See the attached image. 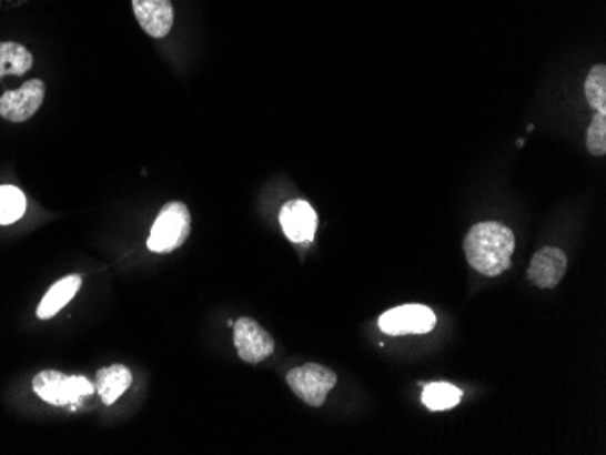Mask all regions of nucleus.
<instances>
[{"mask_svg":"<svg viewBox=\"0 0 606 455\" xmlns=\"http://www.w3.org/2000/svg\"><path fill=\"white\" fill-rule=\"evenodd\" d=\"M339 383V376L319 363L296 366L287 374V385L291 391L311 406H322L327 400L329 392Z\"/></svg>","mask_w":606,"mask_h":455,"instance_id":"nucleus-4","label":"nucleus"},{"mask_svg":"<svg viewBox=\"0 0 606 455\" xmlns=\"http://www.w3.org/2000/svg\"><path fill=\"white\" fill-rule=\"evenodd\" d=\"M567 269V254L563 253L562 249L545 247L532 257L528 265V280L536 287L554 289L559 285Z\"/></svg>","mask_w":606,"mask_h":455,"instance_id":"nucleus-9","label":"nucleus"},{"mask_svg":"<svg viewBox=\"0 0 606 455\" xmlns=\"http://www.w3.org/2000/svg\"><path fill=\"white\" fill-rule=\"evenodd\" d=\"M26 211V196L13 185L0 188V225H10L22 219Z\"/></svg>","mask_w":606,"mask_h":455,"instance_id":"nucleus-15","label":"nucleus"},{"mask_svg":"<svg viewBox=\"0 0 606 455\" xmlns=\"http://www.w3.org/2000/svg\"><path fill=\"white\" fill-rule=\"evenodd\" d=\"M280 225L291 242H311L319 228V216L311 203L305 200H291L280 211Z\"/></svg>","mask_w":606,"mask_h":455,"instance_id":"nucleus-8","label":"nucleus"},{"mask_svg":"<svg viewBox=\"0 0 606 455\" xmlns=\"http://www.w3.org/2000/svg\"><path fill=\"white\" fill-rule=\"evenodd\" d=\"M33 68V55L30 50L17 42H0V79L8 74L28 73Z\"/></svg>","mask_w":606,"mask_h":455,"instance_id":"nucleus-13","label":"nucleus"},{"mask_svg":"<svg viewBox=\"0 0 606 455\" xmlns=\"http://www.w3.org/2000/svg\"><path fill=\"white\" fill-rule=\"evenodd\" d=\"M191 234V214L188 205L182 202H171L164 205L154 220L148 237V249L153 253H171Z\"/></svg>","mask_w":606,"mask_h":455,"instance_id":"nucleus-2","label":"nucleus"},{"mask_svg":"<svg viewBox=\"0 0 606 455\" xmlns=\"http://www.w3.org/2000/svg\"><path fill=\"white\" fill-rule=\"evenodd\" d=\"M234 346L249 365H259L274 352V340L253 317H240L234 323Z\"/></svg>","mask_w":606,"mask_h":455,"instance_id":"nucleus-6","label":"nucleus"},{"mask_svg":"<svg viewBox=\"0 0 606 455\" xmlns=\"http://www.w3.org/2000/svg\"><path fill=\"white\" fill-rule=\"evenodd\" d=\"M463 392L451 383H431L423 388V403L428 411L442 412L454 408L462 401Z\"/></svg>","mask_w":606,"mask_h":455,"instance_id":"nucleus-14","label":"nucleus"},{"mask_svg":"<svg viewBox=\"0 0 606 455\" xmlns=\"http://www.w3.org/2000/svg\"><path fill=\"white\" fill-rule=\"evenodd\" d=\"M46 85L42 80H28L19 90L0 97V117L8 122H26L39 111L44 102Z\"/></svg>","mask_w":606,"mask_h":455,"instance_id":"nucleus-7","label":"nucleus"},{"mask_svg":"<svg viewBox=\"0 0 606 455\" xmlns=\"http://www.w3.org/2000/svg\"><path fill=\"white\" fill-rule=\"evenodd\" d=\"M33 391L50 405H77L80 397L95 392V385L82 376L70 377L59 371H44L33 377Z\"/></svg>","mask_w":606,"mask_h":455,"instance_id":"nucleus-3","label":"nucleus"},{"mask_svg":"<svg viewBox=\"0 0 606 455\" xmlns=\"http://www.w3.org/2000/svg\"><path fill=\"white\" fill-rule=\"evenodd\" d=\"M80 285H82V277L80 276H68L57 282L48 291L44 300L40 302L39 309H37V316L40 320H50V317L55 316L57 312L62 311L75 297Z\"/></svg>","mask_w":606,"mask_h":455,"instance_id":"nucleus-12","label":"nucleus"},{"mask_svg":"<svg viewBox=\"0 0 606 455\" xmlns=\"http://www.w3.org/2000/svg\"><path fill=\"white\" fill-rule=\"evenodd\" d=\"M133 383V374L125 365H111L97 372V392L105 405H113Z\"/></svg>","mask_w":606,"mask_h":455,"instance_id":"nucleus-11","label":"nucleus"},{"mask_svg":"<svg viewBox=\"0 0 606 455\" xmlns=\"http://www.w3.org/2000/svg\"><path fill=\"white\" fill-rule=\"evenodd\" d=\"M378 325L388 336L427 334L436 327V314L425 305L413 303L385 312L380 316Z\"/></svg>","mask_w":606,"mask_h":455,"instance_id":"nucleus-5","label":"nucleus"},{"mask_svg":"<svg viewBox=\"0 0 606 455\" xmlns=\"http://www.w3.org/2000/svg\"><path fill=\"white\" fill-rule=\"evenodd\" d=\"M471 267L483 276H499L512 265L516 237L499 222L476 223L463 242Z\"/></svg>","mask_w":606,"mask_h":455,"instance_id":"nucleus-1","label":"nucleus"},{"mask_svg":"<svg viewBox=\"0 0 606 455\" xmlns=\"http://www.w3.org/2000/svg\"><path fill=\"white\" fill-rule=\"evenodd\" d=\"M585 94H587L588 104L597 113L606 114V68L603 64L592 68L585 82Z\"/></svg>","mask_w":606,"mask_h":455,"instance_id":"nucleus-16","label":"nucleus"},{"mask_svg":"<svg viewBox=\"0 0 606 455\" xmlns=\"http://www.w3.org/2000/svg\"><path fill=\"white\" fill-rule=\"evenodd\" d=\"M133 10L140 28L148 36L153 39H164L170 36L174 22L171 0H133Z\"/></svg>","mask_w":606,"mask_h":455,"instance_id":"nucleus-10","label":"nucleus"},{"mask_svg":"<svg viewBox=\"0 0 606 455\" xmlns=\"http://www.w3.org/2000/svg\"><path fill=\"white\" fill-rule=\"evenodd\" d=\"M588 153L603 156L606 153V114L597 113L587 133Z\"/></svg>","mask_w":606,"mask_h":455,"instance_id":"nucleus-17","label":"nucleus"}]
</instances>
